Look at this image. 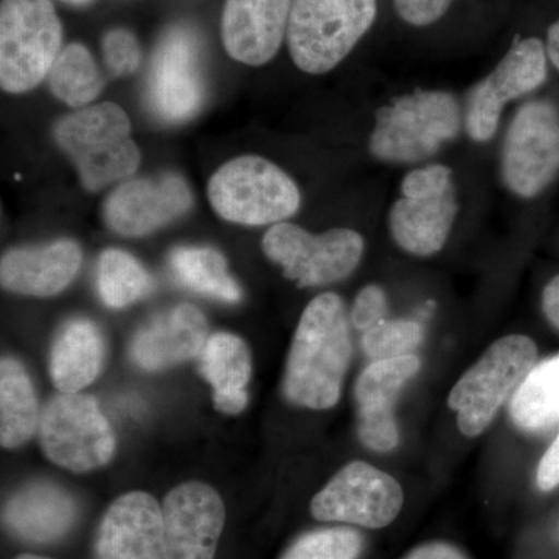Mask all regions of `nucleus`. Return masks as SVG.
<instances>
[{
  "mask_svg": "<svg viewBox=\"0 0 559 559\" xmlns=\"http://www.w3.org/2000/svg\"><path fill=\"white\" fill-rule=\"evenodd\" d=\"M349 322L337 294H322L305 308L283 380V392L290 403L323 411L340 401L353 353Z\"/></svg>",
  "mask_w": 559,
  "mask_h": 559,
  "instance_id": "1",
  "label": "nucleus"
},
{
  "mask_svg": "<svg viewBox=\"0 0 559 559\" xmlns=\"http://www.w3.org/2000/svg\"><path fill=\"white\" fill-rule=\"evenodd\" d=\"M55 140L90 191L130 178L142 160L138 143L131 139V121L116 103H98L69 114L55 127Z\"/></svg>",
  "mask_w": 559,
  "mask_h": 559,
  "instance_id": "2",
  "label": "nucleus"
},
{
  "mask_svg": "<svg viewBox=\"0 0 559 559\" xmlns=\"http://www.w3.org/2000/svg\"><path fill=\"white\" fill-rule=\"evenodd\" d=\"M462 110L443 91H415L378 110L369 150L388 164H415L436 156L457 138Z\"/></svg>",
  "mask_w": 559,
  "mask_h": 559,
  "instance_id": "3",
  "label": "nucleus"
},
{
  "mask_svg": "<svg viewBox=\"0 0 559 559\" xmlns=\"http://www.w3.org/2000/svg\"><path fill=\"white\" fill-rule=\"evenodd\" d=\"M377 0H293L288 27L294 64L322 75L348 57L377 20Z\"/></svg>",
  "mask_w": 559,
  "mask_h": 559,
  "instance_id": "4",
  "label": "nucleus"
},
{
  "mask_svg": "<svg viewBox=\"0 0 559 559\" xmlns=\"http://www.w3.org/2000/svg\"><path fill=\"white\" fill-rule=\"evenodd\" d=\"M536 360L538 348L527 336L511 334L496 341L451 390L448 404L457 412L460 432L466 437L485 432Z\"/></svg>",
  "mask_w": 559,
  "mask_h": 559,
  "instance_id": "5",
  "label": "nucleus"
},
{
  "mask_svg": "<svg viewBox=\"0 0 559 559\" xmlns=\"http://www.w3.org/2000/svg\"><path fill=\"white\" fill-rule=\"evenodd\" d=\"M207 193L221 218L242 226L282 223L296 215L301 201L296 182L259 156L224 164L210 179Z\"/></svg>",
  "mask_w": 559,
  "mask_h": 559,
  "instance_id": "6",
  "label": "nucleus"
},
{
  "mask_svg": "<svg viewBox=\"0 0 559 559\" xmlns=\"http://www.w3.org/2000/svg\"><path fill=\"white\" fill-rule=\"evenodd\" d=\"M62 27L50 0H2L0 83L24 94L49 75L61 53Z\"/></svg>",
  "mask_w": 559,
  "mask_h": 559,
  "instance_id": "7",
  "label": "nucleus"
},
{
  "mask_svg": "<svg viewBox=\"0 0 559 559\" xmlns=\"http://www.w3.org/2000/svg\"><path fill=\"white\" fill-rule=\"evenodd\" d=\"M457 213L451 168L428 165L411 171L401 182L400 200L389 213L390 234L411 255H436L447 245Z\"/></svg>",
  "mask_w": 559,
  "mask_h": 559,
  "instance_id": "8",
  "label": "nucleus"
},
{
  "mask_svg": "<svg viewBox=\"0 0 559 559\" xmlns=\"http://www.w3.org/2000/svg\"><path fill=\"white\" fill-rule=\"evenodd\" d=\"M364 246V238L355 230L331 229L314 235L290 223L274 224L263 238L267 259L300 288L347 278L358 267Z\"/></svg>",
  "mask_w": 559,
  "mask_h": 559,
  "instance_id": "9",
  "label": "nucleus"
},
{
  "mask_svg": "<svg viewBox=\"0 0 559 559\" xmlns=\"http://www.w3.org/2000/svg\"><path fill=\"white\" fill-rule=\"evenodd\" d=\"M40 443L47 457L62 468L86 473L112 459L116 439L97 401L60 393L40 414Z\"/></svg>",
  "mask_w": 559,
  "mask_h": 559,
  "instance_id": "10",
  "label": "nucleus"
},
{
  "mask_svg": "<svg viewBox=\"0 0 559 559\" xmlns=\"http://www.w3.org/2000/svg\"><path fill=\"white\" fill-rule=\"evenodd\" d=\"M559 175V109L554 103H525L502 151V179L516 197H538Z\"/></svg>",
  "mask_w": 559,
  "mask_h": 559,
  "instance_id": "11",
  "label": "nucleus"
},
{
  "mask_svg": "<svg viewBox=\"0 0 559 559\" xmlns=\"http://www.w3.org/2000/svg\"><path fill=\"white\" fill-rule=\"evenodd\" d=\"M404 492L399 481L366 462H352L314 496L311 514L322 522L384 528L399 518Z\"/></svg>",
  "mask_w": 559,
  "mask_h": 559,
  "instance_id": "12",
  "label": "nucleus"
},
{
  "mask_svg": "<svg viewBox=\"0 0 559 559\" xmlns=\"http://www.w3.org/2000/svg\"><path fill=\"white\" fill-rule=\"evenodd\" d=\"M547 60L543 40L514 39L496 69L469 92L465 120L471 139L487 142L498 131L503 108L546 83Z\"/></svg>",
  "mask_w": 559,
  "mask_h": 559,
  "instance_id": "13",
  "label": "nucleus"
},
{
  "mask_svg": "<svg viewBox=\"0 0 559 559\" xmlns=\"http://www.w3.org/2000/svg\"><path fill=\"white\" fill-rule=\"evenodd\" d=\"M204 102L200 43L183 27L162 38L153 58L148 103L157 117L170 123L189 120Z\"/></svg>",
  "mask_w": 559,
  "mask_h": 559,
  "instance_id": "14",
  "label": "nucleus"
},
{
  "mask_svg": "<svg viewBox=\"0 0 559 559\" xmlns=\"http://www.w3.org/2000/svg\"><path fill=\"white\" fill-rule=\"evenodd\" d=\"M165 558L213 559L226 509L218 492L201 481L173 489L162 506Z\"/></svg>",
  "mask_w": 559,
  "mask_h": 559,
  "instance_id": "15",
  "label": "nucleus"
},
{
  "mask_svg": "<svg viewBox=\"0 0 559 559\" xmlns=\"http://www.w3.org/2000/svg\"><path fill=\"white\" fill-rule=\"evenodd\" d=\"M193 197L178 175L127 180L105 202L110 230L123 237H143L186 215Z\"/></svg>",
  "mask_w": 559,
  "mask_h": 559,
  "instance_id": "16",
  "label": "nucleus"
},
{
  "mask_svg": "<svg viewBox=\"0 0 559 559\" xmlns=\"http://www.w3.org/2000/svg\"><path fill=\"white\" fill-rule=\"evenodd\" d=\"M421 369L417 355L373 360L356 382L358 436L371 451L389 452L400 443L395 403L407 382Z\"/></svg>",
  "mask_w": 559,
  "mask_h": 559,
  "instance_id": "17",
  "label": "nucleus"
},
{
  "mask_svg": "<svg viewBox=\"0 0 559 559\" xmlns=\"http://www.w3.org/2000/svg\"><path fill=\"white\" fill-rule=\"evenodd\" d=\"M95 555L97 559H167L157 500L140 491L117 499L103 516Z\"/></svg>",
  "mask_w": 559,
  "mask_h": 559,
  "instance_id": "18",
  "label": "nucleus"
},
{
  "mask_svg": "<svg viewBox=\"0 0 559 559\" xmlns=\"http://www.w3.org/2000/svg\"><path fill=\"white\" fill-rule=\"evenodd\" d=\"M293 0H227L221 33L227 53L248 66H263L288 35Z\"/></svg>",
  "mask_w": 559,
  "mask_h": 559,
  "instance_id": "19",
  "label": "nucleus"
},
{
  "mask_svg": "<svg viewBox=\"0 0 559 559\" xmlns=\"http://www.w3.org/2000/svg\"><path fill=\"white\" fill-rule=\"evenodd\" d=\"M207 341L202 312L182 304L160 312L140 329L132 340L131 356L142 369H170L201 356Z\"/></svg>",
  "mask_w": 559,
  "mask_h": 559,
  "instance_id": "20",
  "label": "nucleus"
},
{
  "mask_svg": "<svg viewBox=\"0 0 559 559\" xmlns=\"http://www.w3.org/2000/svg\"><path fill=\"white\" fill-rule=\"evenodd\" d=\"M83 261L81 248L72 240L10 250L0 263L2 286L11 293L51 297L68 288Z\"/></svg>",
  "mask_w": 559,
  "mask_h": 559,
  "instance_id": "21",
  "label": "nucleus"
},
{
  "mask_svg": "<svg viewBox=\"0 0 559 559\" xmlns=\"http://www.w3.org/2000/svg\"><path fill=\"white\" fill-rule=\"evenodd\" d=\"M76 507L70 495L50 484L21 489L3 510V524L17 538L46 544L62 538L72 527Z\"/></svg>",
  "mask_w": 559,
  "mask_h": 559,
  "instance_id": "22",
  "label": "nucleus"
},
{
  "mask_svg": "<svg viewBox=\"0 0 559 559\" xmlns=\"http://www.w3.org/2000/svg\"><path fill=\"white\" fill-rule=\"evenodd\" d=\"M105 344L87 319L69 320L58 333L50 356V374L61 393H79L100 373Z\"/></svg>",
  "mask_w": 559,
  "mask_h": 559,
  "instance_id": "23",
  "label": "nucleus"
},
{
  "mask_svg": "<svg viewBox=\"0 0 559 559\" xmlns=\"http://www.w3.org/2000/svg\"><path fill=\"white\" fill-rule=\"evenodd\" d=\"M201 373L215 392L216 409L238 415L248 404L252 360L245 342L229 333L213 334L201 353Z\"/></svg>",
  "mask_w": 559,
  "mask_h": 559,
  "instance_id": "24",
  "label": "nucleus"
},
{
  "mask_svg": "<svg viewBox=\"0 0 559 559\" xmlns=\"http://www.w3.org/2000/svg\"><path fill=\"white\" fill-rule=\"evenodd\" d=\"M35 389L20 360L0 362V441L7 450L21 447L39 429Z\"/></svg>",
  "mask_w": 559,
  "mask_h": 559,
  "instance_id": "25",
  "label": "nucleus"
},
{
  "mask_svg": "<svg viewBox=\"0 0 559 559\" xmlns=\"http://www.w3.org/2000/svg\"><path fill=\"white\" fill-rule=\"evenodd\" d=\"M514 425L527 432L549 429L559 419V356L530 371L510 404Z\"/></svg>",
  "mask_w": 559,
  "mask_h": 559,
  "instance_id": "26",
  "label": "nucleus"
},
{
  "mask_svg": "<svg viewBox=\"0 0 559 559\" xmlns=\"http://www.w3.org/2000/svg\"><path fill=\"white\" fill-rule=\"evenodd\" d=\"M173 275L187 288L212 299L237 304L241 289L227 270V261L213 248L183 246L170 253Z\"/></svg>",
  "mask_w": 559,
  "mask_h": 559,
  "instance_id": "27",
  "label": "nucleus"
},
{
  "mask_svg": "<svg viewBox=\"0 0 559 559\" xmlns=\"http://www.w3.org/2000/svg\"><path fill=\"white\" fill-rule=\"evenodd\" d=\"M55 97L72 108H83L100 95L103 79L91 51L81 44L61 50L49 73Z\"/></svg>",
  "mask_w": 559,
  "mask_h": 559,
  "instance_id": "28",
  "label": "nucleus"
},
{
  "mask_svg": "<svg viewBox=\"0 0 559 559\" xmlns=\"http://www.w3.org/2000/svg\"><path fill=\"white\" fill-rule=\"evenodd\" d=\"M98 293L109 308H124L145 299L154 282L148 271L131 253L108 249L98 260Z\"/></svg>",
  "mask_w": 559,
  "mask_h": 559,
  "instance_id": "29",
  "label": "nucleus"
},
{
  "mask_svg": "<svg viewBox=\"0 0 559 559\" xmlns=\"http://www.w3.org/2000/svg\"><path fill=\"white\" fill-rule=\"evenodd\" d=\"M423 340L425 330L419 320L385 319L364 333L362 347L371 360L395 359L415 355Z\"/></svg>",
  "mask_w": 559,
  "mask_h": 559,
  "instance_id": "30",
  "label": "nucleus"
},
{
  "mask_svg": "<svg viewBox=\"0 0 559 559\" xmlns=\"http://www.w3.org/2000/svg\"><path fill=\"white\" fill-rule=\"evenodd\" d=\"M362 549L364 538L356 530L319 528L294 540L282 559H358Z\"/></svg>",
  "mask_w": 559,
  "mask_h": 559,
  "instance_id": "31",
  "label": "nucleus"
},
{
  "mask_svg": "<svg viewBox=\"0 0 559 559\" xmlns=\"http://www.w3.org/2000/svg\"><path fill=\"white\" fill-rule=\"evenodd\" d=\"M103 57L114 76H127L138 70L142 53L131 32L114 28L103 38Z\"/></svg>",
  "mask_w": 559,
  "mask_h": 559,
  "instance_id": "32",
  "label": "nucleus"
},
{
  "mask_svg": "<svg viewBox=\"0 0 559 559\" xmlns=\"http://www.w3.org/2000/svg\"><path fill=\"white\" fill-rule=\"evenodd\" d=\"M385 318H388V297L384 290L377 285H370L360 290L349 314L353 326L366 333Z\"/></svg>",
  "mask_w": 559,
  "mask_h": 559,
  "instance_id": "33",
  "label": "nucleus"
},
{
  "mask_svg": "<svg viewBox=\"0 0 559 559\" xmlns=\"http://www.w3.org/2000/svg\"><path fill=\"white\" fill-rule=\"evenodd\" d=\"M454 0H393L396 14L412 27H428L448 13Z\"/></svg>",
  "mask_w": 559,
  "mask_h": 559,
  "instance_id": "34",
  "label": "nucleus"
},
{
  "mask_svg": "<svg viewBox=\"0 0 559 559\" xmlns=\"http://www.w3.org/2000/svg\"><path fill=\"white\" fill-rule=\"evenodd\" d=\"M539 489L551 491L559 485V433L546 454L540 459L536 474Z\"/></svg>",
  "mask_w": 559,
  "mask_h": 559,
  "instance_id": "35",
  "label": "nucleus"
},
{
  "mask_svg": "<svg viewBox=\"0 0 559 559\" xmlns=\"http://www.w3.org/2000/svg\"><path fill=\"white\" fill-rule=\"evenodd\" d=\"M403 559H468L465 555L448 543H428L423 546L415 547Z\"/></svg>",
  "mask_w": 559,
  "mask_h": 559,
  "instance_id": "36",
  "label": "nucleus"
},
{
  "mask_svg": "<svg viewBox=\"0 0 559 559\" xmlns=\"http://www.w3.org/2000/svg\"><path fill=\"white\" fill-rule=\"evenodd\" d=\"M543 310L547 319L559 330V275L544 289Z\"/></svg>",
  "mask_w": 559,
  "mask_h": 559,
  "instance_id": "37",
  "label": "nucleus"
},
{
  "mask_svg": "<svg viewBox=\"0 0 559 559\" xmlns=\"http://www.w3.org/2000/svg\"><path fill=\"white\" fill-rule=\"evenodd\" d=\"M546 49L551 64L559 70V20L554 22L547 32Z\"/></svg>",
  "mask_w": 559,
  "mask_h": 559,
  "instance_id": "38",
  "label": "nucleus"
},
{
  "mask_svg": "<svg viewBox=\"0 0 559 559\" xmlns=\"http://www.w3.org/2000/svg\"><path fill=\"white\" fill-rule=\"evenodd\" d=\"M66 3H72V5H86V3L92 2V0H62Z\"/></svg>",
  "mask_w": 559,
  "mask_h": 559,
  "instance_id": "39",
  "label": "nucleus"
},
{
  "mask_svg": "<svg viewBox=\"0 0 559 559\" xmlns=\"http://www.w3.org/2000/svg\"><path fill=\"white\" fill-rule=\"evenodd\" d=\"M16 559H51V558L38 557V555L25 554V555H21V557H17Z\"/></svg>",
  "mask_w": 559,
  "mask_h": 559,
  "instance_id": "40",
  "label": "nucleus"
}]
</instances>
